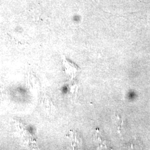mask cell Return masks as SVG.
I'll list each match as a JSON object with an SVG mask.
<instances>
[{
    "label": "cell",
    "mask_w": 150,
    "mask_h": 150,
    "mask_svg": "<svg viewBox=\"0 0 150 150\" xmlns=\"http://www.w3.org/2000/svg\"><path fill=\"white\" fill-rule=\"evenodd\" d=\"M97 132H98V134H96V139L97 141V142L98 144V147H106V149H108L109 147V146L107 144V141L103 137V136H101L100 134V131L98 129L97 130Z\"/></svg>",
    "instance_id": "cell-1"
},
{
    "label": "cell",
    "mask_w": 150,
    "mask_h": 150,
    "mask_svg": "<svg viewBox=\"0 0 150 150\" xmlns=\"http://www.w3.org/2000/svg\"><path fill=\"white\" fill-rule=\"evenodd\" d=\"M116 124L117 125V128H118V132L121 134V129L122 127V123H123V120L120 118L118 116H116Z\"/></svg>",
    "instance_id": "cell-2"
},
{
    "label": "cell",
    "mask_w": 150,
    "mask_h": 150,
    "mask_svg": "<svg viewBox=\"0 0 150 150\" xmlns=\"http://www.w3.org/2000/svg\"><path fill=\"white\" fill-rule=\"evenodd\" d=\"M93 2H96V1H95V0H92Z\"/></svg>",
    "instance_id": "cell-3"
}]
</instances>
